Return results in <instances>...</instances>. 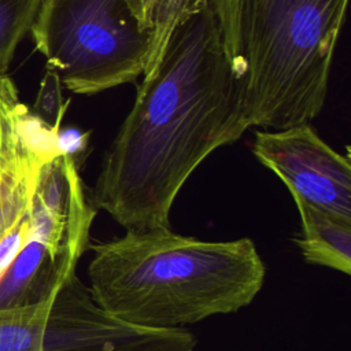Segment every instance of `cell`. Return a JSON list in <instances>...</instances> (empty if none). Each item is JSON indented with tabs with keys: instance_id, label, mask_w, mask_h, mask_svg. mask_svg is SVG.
I'll use <instances>...</instances> for the list:
<instances>
[{
	"instance_id": "1",
	"label": "cell",
	"mask_w": 351,
	"mask_h": 351,
	"mask_svg": "<svg viewBox=\"0 0 351 351\" xmlns=\"http://www.w3.org/2000/svg\"><path fill=\"white\" fill-rule=\"evenodd\" d=\"M247 129L208 3L173 30L154 73L140 84L90 202L125 230L170 228L171 206L191 174Z\"/></svg>"
},
{
	"instance_id": "2",
	"label": "cell",
	"mask_w": 351,
	"mask_h": 351,
	"mask_svg": "<svg viewBox=\"0 0 351 351\" xmlns=\"http://www.w3.org/2000/svg\"><path fill=\"white\" fill-rule=\"evenodd\" d=\"M89 247L93 300L112 315L147 328H184L236 313L252 303L266 276L248 237L206 241L154 228L126 230Z\"/></svg>"
},
{
	"instance_id": "3",
	"label": "cell",
	"mask_w": 351,
	"mask_h": 351,
	"mask_svg": "<svg viewBox=\"0 0 351 351\" xmlns=\"http://www.w3.org/2000/svg\"><path fill=\"white\" fill-rule=\"evenodd\" d=\"M250 128L310 123L324 108L348 0H208Z\"/></svg>"
},
{
	"instance_id": "4",
	"label": "cell",
	"mask_w": 351,
	"mask_h": 351,
	"mask_svg": "<svg viewBox=\"0 0 351 351\" xmlns=\"http://www.w3.org/2000/svg\"><path fill=\"white\" fill-rule=\"evenodd\" d=\"M29 33L47 69L77 95L134 82L151 47L133 0H41Z\"/></svg>"
},
{
	"instance_id": "5",
	"label": "cell",
	"mask_w": 351,
	"mask_h": 351,
	"mask_svg": "<svg viewBox=\"0 0 351 351\" xmlns=\"http://www.w3.org/2000/svg\"><path fill=\"white\" fill-rule=\"evenodd\" d=\"M185 328H147L101 308L70 270L52 293L43 329V351H193Z\"/></svg>"
},
{
	"instance_id": "6",
	"label": "cell",
	"mask_w": 351,
	"mask_h": 351,
	"mask_svg": "<svg viewBox=\"0 0 351 351\" xmlns=\"http://www.w3.org/2000/svg\"><path fill=\"white\" fill-rule=\"evenodd\" d=\"M254 156L273 171L292 197L351 218V163L308 125L258 130Z\"/></svg>"
},
{
	"instance_id": "7",
	"label": "cell",
	"mask_w": 351,
	"mask_h": 351,
	"mask_svg": "<svg viewBox=\"0 0 351 351\" xmlns=\"http://www.w3.org/2000/svg\"><path fill=\"white\" fill-rule=\"evenodd\" d=\"M75 266L77 262L29 237L0 278V308L21 307L48 298Z\"/></svg>"
},
{
	"instance_id": "8",
	"label": "cell",
	"mask_w": 351,
	"mask_h": 351,
	"mask_svg": "<svg viewBox=\"0 0 351 351\" xmlns=\"http://www.w3.org/2000/svg\"><path fill=\"white\" fill-rule=\"evenodd\" d=\"M60 128L47 126L0 177V240L30 208L41 166L60 152Z\"/></svg>"
},
{
	"instance_id": "9",
	"label": "cell",
	"mask_w": 351,
	"mask_h": 351,
	"mask_svg": "<svg viewBox=\"0 0 351 351\" xmlns=\"http://www.w3.org/2000/svg\"><path fill=\"white\" fill-rule=\"evenodd\" d=\"M302 232L295 239L303 259L344 274L351 273V218L318 208L293 197Z\"/></svg>"
},
{
	"instance_id": "10",
	"label": "cell",
	"mask_w": 351,
	"mask_h": 351,
	"mask_svg": "<svg viewBox=\"0 0 351 351\" xmlns=\"http://www.w3.org/2000/svg\"><path fill=\"white\" fill-rule=\"evenodd\" d=\"M47 126L22 103L14 81L0 77V177Z\"/></svg>"
},
{
	"instance_id": "11",
	"label": "cell",
	"mask_w": 351,
	"mask_h": 351,
	"mask_svg": "<svg viewBox=\"0 0 351 351\" xmlns=\"http://www.w3.org/2000/svg\"><path fill=\"white\" fill-rule=\"evenodd\" d=\"M137 18L151 37V47L143 71L148 78L158 66L173 30L208 5V0H133Z\"/></svg>"
},
{
	"instance_id": "12",
	"label": "cell",
	"mask_w": 351,
	"mask_h": 351,
	"mask_svg": "<svg viewBox=\"0 0 351 351\" xmlns=\"http://www.w3.org/2000/svg\"><path fill=\"white\" fill-rule=\"evenodd\" d=\"M52 293L37 303L0 308V351H43V329Z\"/></svg>"
},
{
	"instance_id": "13",
	"label": "cell",
	"mask_w": 351,
	"mask_h": 351,
	"mask_svg": "<svg viewBox=\"0 0 351 351\" xmlns=\"http://www.w3.org/2000/svg\"><path fill=\"white\" fill-rule=\"evenodd\" d=\"M41 0H0V77L8 75L19 43L30 32Z\"/></svg>"
},
{
	"instance_id": "14",
	"label": "cell",
	"mask_w": 351,
	"mask_h": 351,
	"mask_svg": "<svg viewBox=\"0 0 351 351\" xmlns=\"http://www.w3.org/2000/svg\"><path fill=\"white\" fill-rule=\"evenodd\" d=\"M62 89L63 85L59 74L52 69H47L32 111L52 128H60L69 106V101H63Z\"/></svg>"
},
{
	"instance_id": "15",
	"label": "cell",
	"mask_w": 351,
	"mask_h": 351,
	"mask_svg": "<svg viewBox=\"0 0 351 351\" xmlns=\"http://www.w3.org/2000/svg\"><path fill=\"white\" fill-rule=\"evenodd\" d=\"M30 208L0 240V278L30 237Z\"/></svg>"
}]
</instances>
